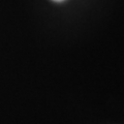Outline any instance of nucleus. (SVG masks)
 Listing matches in <instances>:
<instances>
[{
	"label": "nucleus",
	"mask_w": 124,
	"mask_h": 124,
	"mask_svg": "<svg viewBox=\"0 0 124 124\" xmlns=\"http://www.w3.org/2000/svg\"><path fill=\"white\" fill-rule=\"evenodd\" d=\"M53 1H56V2H61V1H63V0H53Z\"/></svg>",
	"instance_id": "nucleus-1"
}]
</instances>
